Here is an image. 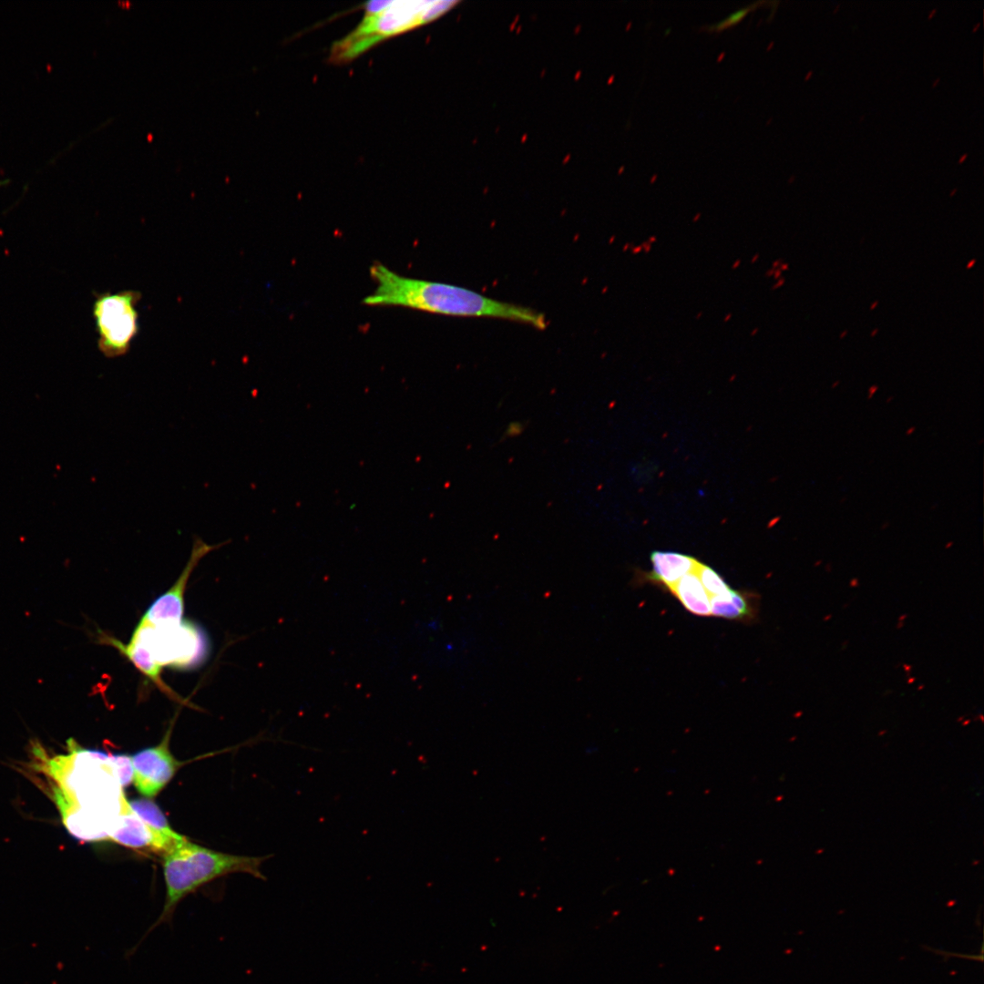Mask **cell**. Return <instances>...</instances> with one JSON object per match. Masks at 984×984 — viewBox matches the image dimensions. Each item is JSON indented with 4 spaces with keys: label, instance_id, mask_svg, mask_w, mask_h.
Masks as SVG:
<instances>
[{
    "label": "cell",
    "instance_id": "1",
    "mask_svg": "<svg viewBox=\"0 0 984 984\" xmlns=\"http://www.w3.org/2000/svg\"><path fill=\"white\" fill-rule=\"evenodd\" d=\"M67 748L68 754L42 758L40 764L62 821L76 838H108L125 798L116 764L111 754L83 749L74 739Z\"/></svg>",
    "mask_w": 984,
    "mask_h": 984
},
{
    "label": "cell",
    "instance_id": "31",
    "mask_svg": "<svg viewBox=\"0 0 984 984\" xmlns=\"http://www.w3.org/2000/svg\"><path fill=\"white\" fill-rule=\"evenodd\" d=\"M966 157H967V154H964V156H963V157H961V158L959 159V161H958V162H962V161H963V159H965Z\"/></svg>",
    "mask_w": 984,
    "mask_h": 984
},
{
    "label": "cell",
    "instance_id": "22",
    "mask_svg": "<svg viewBox=\"0 0 984 984\" xmlns=\"http://www.w3.org/2000/svg\"><path fill=\"white\" fill-rule=\"evenodd\" d=\"M858 585H859L858 579L856 578H853L851 579V581H850V586L851 587H857Z\"/></svg>",
    "mask_w": 984,
    "mask_h": 984
},
{
    "label": "cell",
    "instance_id": "35",
    "mask_svg": "<svg viewBox=\"0 0 984 984\" xmlns=\"http://www.w3.org/2000/svg\"><path fill=\"white\" fill-rule=\"evenodd\" d=\"M914 681H915V679H914V678H913V679H911V678H910V679L908 680V682L910 683V682H913Z\"/></svg>",
    "mask_w": 984,
    "mask_h": 984
},
{
    "label": "cell",
    "instance_id": "7",
    "mask_svg": "<svg viewBox=\"0 0 984 984\" xmlns=\"http://www.w3.org/2000/svg\"><path fill=\"white\" fill-rule=\"evenodd\" d=\"M171 731L172 723L158 745L131 755L132 782L138 792L147 798L156 796L182 765L169 750Z\"/></svg>",
    "mask_w": 984,
    "mask_h": 984
},
{
    "label": "cell",
    "instance_id": "16",
    "mask_svg": "<svg viewBox=\"0 0 984 984\" xmlns=\"http://www.w3.org/2000/svg\"><path fill=\"white\" fill-rule=\"evenodd\" d=\"M763 2H753L741 9L732 13L724 19L709 26H705L703 28L708 32H721L728 27L733 26L743 20L746 15L754 9H756Z\"/></svg>",
    "mask_w": 984,
    "mask_h": 984
},
{
    "label": "cell",
    "instance_id": "26",
    "mask_svg": "<svg viewBox=\"0 0 984 984\" xmlns=\"http://www.w3.org/2000/svg\"><path fill=\"white\" fill-rule=\"evenodd\" d=\"M903 626H904V621H899V622L897 623V629H900V628H902Z\"/></svg>",
    "mask_w": 984,
    "mask_h": 984
},
{
    "label": "cell",
    "instance_id": "23",
    "mask_svg": "<svg viewBox=\"0 0 984 984\" xmlns=\"http://www.w3.org/2000/svg\"><path fill=\"white\" fill-rule=\"evenodd\" d=\"M888 527H889V522H888V521H886V522H884V523L882 524V526H881V529H886V528H887Z\"/></svg>",
    "mask_w": 984,
    "mask_h": 984
},
{
    "label": "cell",
    "instance_id": "14",
    "mask_svg": "<svg viewBox=\"0 0 984 984\" xmlns=\"http://www.w3.org/2000/svg\"><path fill=\"white\" fill-rule=\"evenodd\" d=\"M128 805L137 815L154 830L172 837L180 836L170 827L166 815L151 800L148 798L132 799L128 801Z\"/></svg>",
    "mask_w": 984,
    "mask_h": 984
},
{
    "label": "cell",
    "instance_id": "5",
    "mask_svg": "<svg viewBox=\"0 0 984 984\" xmlns=\"http://www.w3.org/2000/svg\"><path fill=\"white\" fill-rule=\"evenodd\" d=\"M141 293L134 290L105 292L93 305L97 344L108 358L126 354L138 333V304Z\"/></svg>",
    "mask_w": 984,
    "mask_h": 984
},
{
    "label": "cell",
    "instance_id": "12",
    "mask_svg": "<svg viewBox=\"0 0 984 984\" xmlns=\"http://www.w3.org/2000/svg\"><path fill=\"white\" fill-rule=\"evenodd\" d=\"M690 612L698 616H710L711 597L695 572L683 576L670 589Z\"/></svg>",
    "mask_w": 984,
    "mask_h": 984
},
{
    "label": "cell",
    "instance_id": "20",
    "mask_svg": "<svg viewBox=\"0 0 984 984\" xmlns=\"http://www.w3.org/2000/svg\"><path fill=\"white\" fill-rule=\"evenodd\" d=\"M877 389H878L877 385H876V384L871 385L868 388V391H867V398L871 399L875 395V394L876 393Z\"/></svg>",
    "mask_w": 984,
    "mask_h": 984
},
{
    "label": "cell",
    "instance_id": "25",
    "mask_svg": "<svg viewBox=\"0 0 984 984\" xmlns=\"http://www.w3.org/2000/svg\"><path fill=\"white\" fill-rule=\"evenodd\" d=\"M907 614H902V615H901V616H900V617L898 618V620H899V621H904V620H906V618H907Z\"/></svg>",
    "mask_w": 984,
    "mask_h": 984
},
{
    "label": "cell",
    "instance_id": "18",
    "mask_svg": "<svg viewBox=\"0 0 984 984\" xmlns=\"http://www.w3.org/2000/svg\"><path fill=\"white\" fill-rule=\"evenodd\" d=\"M391 3H392V1H389V0L371 1V2L367 3V5L365 6L364 15L376 14V13L382 11L383 9H384Z\"/></svg>",
    "mask_w": 984,
    "mask_h": 984
},
{
    "label": "cell",
    "instance_id": "15",
    "mask_svg": "<svg viewBox=\"0 0 984 984\" xmlns=\"http://www.w3.org/2000/svg\"><path fill=\"white\" fill-rule=\"evenodd\" d=\"M695 573L710 597L723 596L732 589L719 573L705 564L700 562Z\"/></svg>",
    "mask_w": 984,
    "mask_h": 984
},
{
    "label": "cell",
    "instance_id": "32",
    "mask_svg": "<svg viewBox=\"0 0 984 984\" xmlns=\"http://www.w3.org/2000/svg\"><path fill=\"white\" fill-rule=\"evenodd\" d=\"M821 563H822V560H817V562H815V566H819V565H820Z\"/></svg>",
    "mask_w": 984,
    "mask_h": 984
},
{
    "label": "cell",
    "instance_id": "30",
    "mask_svg": "<svg viewBox=\"0 0 984 984\" xmlns=\"http://www.w3.org/2000/svg\"><path fill=\"white\" fill-rule=\"evenodd\" d=\"M876 304H877V302H874V303L872 304V306H871V308H870V309H871V310H873L874 308H876Z\"/></svg>",
    "mask_w": 984,
    "mask_h": 984
},
{
    "label": "cell",
    "instance_id": "4",
    "mask_svg": "<svg viewBox=\"0 0 984 984\" xmlns=\"http://www.w3.org/2000/svg\"><path fill=\"white\" fill-rule=\"evenodd\" d=\"M457 1H392L382 11L364 15L360 25L333 44L329 60L351 61L380 41L430 23L446 14Z\"/></svg>",
    "mask_w": 984,
    "mask_h": 984
},
{
    "label": "cell",
    "instance_id": "17",
    "mask_svg": "<svg viewBox=\"0 0 984 984\" xmlns=\"http://www.w3.org/2000/svg\"><path fill=\"white\" fill-rule=\"evenodd\" d=\"M111 758L116 764L120 784L122 788H124L132 782L133 778L131 756L127 754H111Z\"/></svg>",
    "mask_w": 984,
    "mask_h": 984
},
{
    "label": "cell",
    "instance_id": "21",
    "mask_svg": "<svg viewBox=\"0 0 984 984\" xmlns=\"http://www.w3.org/2000/svg\"><path fill=\"white\" fill-rule=\"evenodd\" d=\"M915 431H916V427L915 426H910L906 430V435L907 436H911L912 434H914Z\"/></svg>",
    "mask_w": 984,
    "mask_h": 984
},
{
    "label": "cell",
    "instance_id": "3",
    "mask_svg": "<svg viewBox=\"0 0 984 984\" xmlns=\"http://www.w3.org/2000/svg\"><path fill=\"white\" fill-rule=\"evenodd\" d=\"M217 852L186 838L163 855L162 869L166 886L163 908L156 921L126 956L131 957L144 939L162 924L169 925L179 903L204 884L231 873H248L265 879L260 870L268 858Z\"/></svg>",
    "mask_w": 984,
    "mask_h": 984
},
{
    "label": "cell",
    "instance_id": "27",
    "mask_svg": "<svg viewBox=\"0 0 984 984\" xmlns=\"http://www.w3.org/2000/svg\"><path fill=\"white\" fill-rule=\"evenodd\" d=\"M974 262H975V260L970 261L967 267L970 268L974 264Z\"/></svg>",
    "mask_w": 984,
    "mask_h": 984
},
{
    "label": "cell",
    "instance_id": "34",
    "mask_svg": "<svg viewBox=\"0 0 984 984\" xmlns=\"http://www.w3.org/2000/svg\"><path fill=\"white\" fill-rule=\"evenodd\" d=\"M935 12H936V9H934V10H933V11H932L931 13H930V15H929L928 17L930 18V17L932 16V14H934Z\"/></svg>",
    "mask_w": 984,
    "mask_h": 984
},
{
    "label": "cell",
    "instance_id": "28",
    "mask_svg": "<svg viewBox=\"0 0 984 984\" xmlns=\"http://www.w3.org/2000/svg\"><path fill=\"white\" fill-rule=\"evenodd\" d=\"M837 384H839V381H835V383H834V384H833L831 385V387H832V388H835V387H836V385H837Z\"/></svg>",
    "mask_w": 984,
    "mask_h": 984
},
{
    "label": "cell",
    "instance_id": "13",
    "mask_svg": "<svg viewBox=\"0 0 984 984\" xmlns=\"http://www.w3.org/2000/svg\"><path fill=\"white\" fill-rule=\"evenodd\" d=\"M755 612L750 593L731 589L723 596L711 597V613L727 620H745Z\"/></svg>",
    "mask_w": 984,
    "mask_h": 984
},
{
    "label": "cell",
    "instance_id": "8",
    "mask_svg": "<svg viewBox=\"0 0 984 984\" xmlns=\"http://www.w3.org/2000/svg\"><path fill=\"white\" fill-rule=\"evenodd\" d=\"M220 545H209L194 539L189 561L176 582L149 607L140 621L152 626L180 624L184 611V592L191 572L199 561Z\"/></svg>",
    "mask_w": 984,
    "mask_h": 984
},
{
    "label": "cell",
    "instance_id": "9",
    "mask_svg": "<svg viewBox=\"0 0 984 984\" xmlns=\"http://www.w3.org/2000/svg\"><path fill=\"white\" fill-rule=\"evenodd\" d=\"M108 838L128 847L149 849L162 855L185 839L182 835L172 837L151 828L130 808L126 797L108 832Z\"/></svg>",
    "mask_w": 984,
    "mask_h": 984
},
{
    "label": "cell",
    "instance_id": "19",
    "mask_svg": "<svg viewBox=\"0 0 984 984\" xmlns=\"http://www.w3.org/2000/svg\"><path fill=\"white\" fill-rule=\"evenodd\" d=\"M524 429V425L520 422L510 423L505 432L504 436L509 437L519 435Z\"/></svg>",
    "mask_w": 984,
    "mask_h": 984
},
{
    "label": "cell",
    "instance_id": "10",
    "mask_svg": "<svg viewBox=\"0 0 984 984\" xmlns=\"http://www.w3.org/2000/svg\"><path fill=\"white\" fill-rule=\"evenodd\" d=\"M97 643L107 644L117 649L122 655L128 658L138 671L151 680L162 692L169 697L177 698L176 693L161 679V667L157 664L147 648L138 641L130 639L128 644L105 632L98 630Z\"/></svg>",
    "mask_w": 984,
    "mask_h": 984
},
{
    "label": "cell",
    "instance_id": "24",
    "mask_svg": "<svg viewBox=\"0 0 984 984\" xmlns=\"http://www.w3.org/2000/svg\"><path fill=\"white\" fill-rule=\"evenodd\" d=\"M953 544H954L953 541H948V543H946L945 548L946 549L950 548L953 546Z\"/></svg>",
    "mask_w": 984,
    "mask_h": 984
},
{
    "label": "cell",
    "instance_id": "11",
    "mask_svg": "<svg viewBox=\"0 0 984 984\" xmlns=\"http://www.w3.org/2000/svg\"><path fill=\"white\" fill-rule=\"evenodd\" d=\"M650 579L671 589L683 576L695 572L700 561L692 556L672 551H653Z\"/></svg>",
    "mask_w": 984,
    "mask_h": 984
},
{
    "label": "cell",
    "instance_id": "6",
    "mask_svg": "<svg viewBox=\"0 0 984 984\" xmlns=\"http://www.w3.org/2000/svg\"><path fill=\"white\" fill-rule=\"evenodd\" d=\"M131 639L141 642L161 668H183L199 661L203 652V637L191 622L152 626L139 621Z\"/></svg>",
    "mask_w": 984,
    "mask_h": 984
},
{
    "label": "cell",
    "instance_id": "33",
    "mask_svg": "<svg viewBox=\"0 0 984 984\" xmlns=\"http://www.w3.org/2000/svg\"><path fill=\"white\" fill-rule=\"evenodd\" d=\"M831 617H832V615H831V614H829V615H828L827 617L824 618V620H827V619H829V618H831Z\"/></svg>",
    "mask_w": 984,
    "mask_h": 984
},
{
    "label": "cell",
    "instance_id": "29",
    "mask_svg": "<svg viewBox=\"0 0 984 984\" xmlns=\"http://www.w3.org/2000/svg\"><path fill=\"white\" fill-rule=\"evenodd\" d=\"M892 400H893V396H890V397L887 398L886 402L890 403V402H892Z\"/></svg>",
    "mask_w": 984,
    "mask_h": 984
},
{
    "label": "cell",
    "instance_id": "2",
    "mask_svg": "<svg viewBox=\"0 0 984 984\" xmlns=\"http://www.w3.org/2000/svg\"><path fill=\"white\" fill-rule=\"evenodd\" d=\"M369 272L376 287L364 298L363 302L366 305L402 306L450 316L504 319L538 329H545L548 325L545 314L529 307L494 300L453 284L402 276L377 261L372 263Z\"/></svg>",
    "mask_w": 984,
    "mask_h": 984
}]
</instances>
